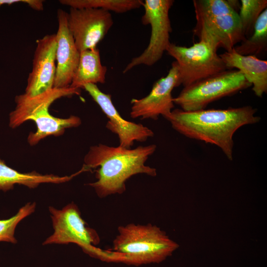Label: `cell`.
<instances>
[{"label":"cell","instance_id":"cell-22","mask_svg":"<svg viewBox=\"0 0 267 267\" xmlns=\"http://www.w3.org/2000/svg\"><path fill=\"white\" fill-rule=\"evenodd\" d=\"M20 2L26 3L36 10L41 11L44 8V1L41 0H0V7L3 5H10Z\"/></svg>","mask_w":267,"mask_h":267},{"label":"cell","instance_id":"cell-1","mask_svg":"<svg viewBox=\"0 0 267 267\" xmlns=\"http://www.w3.org/2000/svg\"><path fill=\"white\" fill-rule=\"evenodd\" d=\"M257 110L247 105L224 109L186 111L173 109L164 117L178 133L189 138L215 145L227 159H233V135L240 128L261 120Z\"/></svg>","mask_w":267,"mask_h":267},{"label":"cell","instance_id":"cell-15","mask_svg":"<svg viewBox=\"0 0 267 267\" xmlns=\"http://www.w3.org/2000/svg\"><path fill=\"white\" fill-rule=\"evenodd\" d=\"M219 55L228 70L235 69L241 72L257 96L262 97L267 92V60L254 55L240 54L234 48Z\"/></svg>","mask_w":267,"mask_h":267},{"label":"cell","instance_id":"cell-20","mask_svg":"<svg viewBox=\"0 0 267 267\" xmlns=\"http://www.w3.org/2000/svg\"><path fill=\"white\" fill-rule=\"evenodd\" d=\"M238 16L245 38L250 36L261 13L267 9V0H241Z\"/></svg>","mask_w":267,"mask_h":267},{"label":"cell","instance_id":"cell-11","mask_svg":"<svg viewBox=\"0 0 267 267\" xmlns=\"http://www.w3.org/2000/svg\"><path fill=\"white\" fill-rule=\"evenodd\" d=\"M179 71L175 61L167 75L158 80L153 84L149 93L140 98H133L130 116L132 118L157 120L160 115H168L174 108L172 92L178 87Z\"/></svg>","mask_w":267,"mask_h":267},{"label":"cell","instance_id":"cell-9","mask_svg":"<svg viewBox=\"0 0 267 267\" xmlns=\"http://www.w3.org/2000/svg\"><path fill=\"white\" fill-rule=\"evenodd\" d=\"M173 0H145L143 1L144 13L141 22L150 25L151 35L149 44L143 52L134 57L126 66L123 73L132 68L144 65L151 66L161 59L171 44L170 34L172 31L169 17Z\"/></svg>","mask_w":267,"mask_h":267},{"label":"cell","instance_id":"cell-13","mask_svg":"<svg viewBox=\"0 0 267 267\" xmlns=\"http://www.w3.org/2000/svg\"><path fill=\"white\" fill-rule=\"evenodd\" d=\"M56 34H48L37 41L32 69L25 94L33 96L53 88L56 74Z\"/></svg>","mask_w":267,"mask_h":267},{"label":"cell","instance_id":"cell-7","mask_svg":"<svg viewBox=\"0 0 267 267\" xmlns=\"http://www.w3.org/2000/svg\"><path fill=\"white\" fill-rule=\"evenodd\" d=\"M48 208L53 232L43 245L75 243L85 253L104 261L105 252L95 247L100 242L98 233L87 226L75 204L72 202L60 210L52 206Z\"/></svg>","mask_w":267,"mask_h":267},{"label":"cell","instance_id":"cell-6","mask_svg":"<svg viewBox=\"0 0 267 267\" xmlns=\"http://www.w3.org/2000/svg\"><path fill=\"white\" fill-rule=\"evenodd\" d=\"M251 86L239 70H226L183 87L173 102L184 111L202 110L211 102Z\"/></svg>","mask_w":267,"mask_h":267},{"label":"cell","instance_id":"cell-3","mask_svg":"<svg viewBox=\"0 0 267 267\" xmlns=\"http://www.w3.org/2000/svg\"><path fill=\"white\" fill-rule=\"evenodd\" d=\"M108 261L138 266L159 263L177 249L178 245L155 225L129 223L118 228Z\"/></svg>","mask_w":267,"mask_h":267},{"label":"cell","instance_id":"cell-19","mask_svg":"<svg viewBox=\"0 0 267 267\" xmlns=\"http://www.w3.org/2000/svg\"><path fill=\"white\" fill-rule=\"evenodd\" d=\"M63 5L75 8H98L109 12L123 13L139 8L140 0H60Z\"/></svg>","mask_w":267,"mask_h":267},{"label":"cell","instance_id":"cell-16","mask_svg":"<svg viewBox=\"0 0 267 267\" xmlns=\"http://www.w3.org/2000/svg\"><path fill=\"white\" fill-rule=\"evenodd\" d=\"M107 71V67L101 64L99 50L97 47L81 51L70 87L81 89L87 84H103Z\"/></svg>","mask_w":267,"mask_h":267},{"label":"cell","instance_id":"cell-14","mask_svg":"<svg viewBox=\"0 0 267 267\" xmlns=\"http://www.w3.org/2000/svg\"><path fill=\"white\" fill-rule=\"evenodd\" d=\"M58 30L56 34V68L53 88L63 89L70 87L78 67L80 52L67 25V12L57 10Z\"/></svg>","mask_w":267,"mask_h":267},{"label":"cell","instance_id":"cell-18","mask_svg":"<svg viewBox=\"0 0 267 267\" xmlns=\"http://www.w3.org/2000/svg\"><path fill=\"white\" fill-rule=\"evenodd\" d=\"M235 50L243 55H257L265 51L267 47V9L260 15L255 25L252 34L245 38Z\"/></svg>","mask_w":267,"mask_h":267},{"label":"cell","instance_id":"cell-12","mask_svg":"<svg viewBox=\"0 0 267 267\" xmlns=\"http://www.w3.org/2000/svg\"><path fill=\"white\" fill-rule=\"evenodd\" d=\"M83 89L98 105L108 119L106 128L118 136L119 146L131 148L134 141L144 142L154 136L153 132L148 128L124 119L113 104L111 95L101 91L96 85L87 84Z\"/></svg>","mask_w":267,"mask_h":267},{"label":"cell","instance_id":"cell-10","mask_svg":"<svg viewBox=\"0 0 267 267\" xmlns=\"http://www.w3.org/2000/svg\"><path fill=\"white\" fill-rule=\"evenodd\" d=\"M113 24L110 12L98 8H70L67 25L80 51L96 47Z\"/></svg>","mask_w":267,"mask_h":267},{"label":"cell","instance_id":"cell-5","mask_svg":"<svg viewBox=\"0 0 267 267\" xmlns=\"http://www.w3.org/2000/svg\"><path fill=\"white\" fill-rule=\"evenodd\" d=\"M196 23L193 30L199 41L217 48L232 49L245 38L238 13L226 0H194Z\"/></svg>","mask_w":267,"mask_h":267},{"label":"cell","instance_id":"cell-2","mask_svg":"<svg viewBox=\"0 0 267 267\" xmlns=\"http://www.w3.org/2000/svg\"><path fill=\"white\" fill-rule=\"evenodd\" d=\"M156 149L155 144L134 149L103 144L91 146L85 156L84 167L87 170L96 169V180L89 185L99 197L104 198L123 193L126 182L134 175L141 174L155 177L156 170L145 164Z\"/></svg>","mask_w":267,"mask_h":267},{"label":"cell","instance_id":"cell-21","mask_svg":"<svg viewBox=\"0 0 267 267\" xmlns=\"http://www.w3.org/2000/svg\"><path fill=\"white\" fill-rule=\"evenodd\" d=\"M36 206L35 202H28L11 218L0 220V241L17 243L14 236L16 226L21 221L35 212Z\"/></svg>","mask_w":267,"mask_h":267},{"label":"cell","instance_id":"cell-4","mask_svg":"<svg viewBox=\"0 0 267 267\" xmlns=\"http://www.w3.org/2000/svg\"><path fill=\"white\" fill-rule=\"evenodd\" d=\"M80 93L81 89L69 87L63 89L53 88L33 96L25 93L18 95L15 98V108L9 113V126L14 129L27 121H34L37 130L30 133L28 136V142L31 145L37 144L49 135H61L66 129L80 126L81 120L73 115L67 118L55 117L50 114L49 108L59 98Z\"/></svg>","mask_w":267,"mask_h":267},{"label":"cell","instance_id":"cell-8","mask_svg":"<svg viewBox=\"0 0 267 267\" xmlns=\"http://www.w3.org/2000/svg\"><path fill=\"white\" fill-rule=\"evenodd\" d=\"M217 50L211 44L202 40L189 47L171 43L166 52L178 66V86L185 87L228 70Z\"/></svg>","mask_w":267,"mask_h":267},{"label":"cell","instance_id":"cell-17","mask_svg":"<svg viewBox=\"0 0 267 267\" xmlns=\"http://www.w3.org/2000/svg\"><path fill=\"white\" fill-rule=\"evenodd\" d=\"M76 174L59 177L52 174L42 175L36 172L23 173L8 167L0 158V190L12 189L15 184L35 188L44 183H61L70 180Z\"/></svg>","mask_w":267,"mask_h":267}]
</instances>
